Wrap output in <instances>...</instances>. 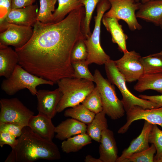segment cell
<instances>
[{
	"instance_id": "cell-44",
	"label": "cell",
	"mask_w": 162,
	"mask_h": 162,
	"mask_svg": "<svg viewBox=\"0 0 162 162\" xmlns=\"http://www.w3.org/2000/svg\"><path fill=\"white\" fill-rule=\"evenodd\" d=\"M134 1L136 2H139L140 1H141V0H134Z\"/></svg>"
},
{
	"instance_id": "cell-1",
	"label": "cell",
	"mask_w": 162,
	"mask_h": 162,
	"mask_svg": "<svg viewBox=\"0 0 162 162\" xmlns=\"http://www.w3.org/2000/svg\"><path fill=\"white\" fill-rule=\"evenodd\" d=\"M85 15L82 6L57 22L44 24L38 20L29 40L15 49L19 64L31 73L54 83L63 78H73L71 53L77 41L85 39L82 31Z\"/></svg>"
},
{
	"instance_id": "cell-4",
	"label": "cell",
	"mask_w": 162,
	"mask_h": 162,
	"mask_svg": "<svg viewBox=\"0 0 162 162\" xmlns=\"http://www.w3.org/2000/svg\"><path fill=\"white\" fill-rule=\"evenodd\" d=\"M110 7L111 4L108 0H100L97 6V15L94 16L95 25L93 31L89 37L84 39L88 52L86 62L88 65L92 63L105 64L111 60L103 49L100 43L101 21L105 12Z\"/></svg>"
},
{
	"instance_id": "cell-34",
	"label": "cell",
	"mask_w": 162,
	"mask_h": 162,
	"mask_svg": "<svg viewBox=\"0 0 162 162\" xmlns=\"http://www.w3.org/2000/svg\"><path fill=\"white\" fill-rule=\"evenodd\" d=\"M84 38L79 40L74 45L71 53V62L86 60L88 52L87 48L84 41Z\"/></svg>"
},
{
	"instance_id": "cell-43",
	"label": "cell",
	"mask_w": 162,
	"mask_h": 162,
	"mask_svg": "<svg viewBox=\"0 0 162 162\" xmlns=\"http://www.w3.org/2000/svg\"><path fill=\"white\" fill-rule=\"evenodd\" d=\"M157 55H162V50L159 52L156 53Z\"/></svg>"
},
{
	"instance_id": "cell-24",
	"label": "cell",
	"mask_w": 162,
	"mask_h": 162,
	"mask_svg": "<svg viewBox=\"0 0 162 162\" xmlns=\"http://www.w3.org/2000/svg\"><path fill=\"white\" fill-rule=\"evenodd\" d=\"M92 140L87 133L79 134L63 140L61 148L62 151L66 153L76 152L91 143Z\"/></svg>"
},
{
	"instance_id": "cell-10",
	"label": "cell",
	"mask_w": 162,
	"mask_h": 162,
	"mask_svg": "<svg viewBox=\"0 0 162 162\" xmlns=\"http://www.w3.org/2000/svg\"><path fill=\"white\" fill-rule=\"evenodd\" d=\"M141 57L134 50L128 51L120 58L114 61L117 68L126 82L138 81L144 75L143 67L140 60Z\"/></svg>"
},
{
	"instance_id": "cell-8",
	"label": "cell",
	"mask_w": 162,
	"mask_h": 162,
	"mask_svg": "<svg viewBox=\"0 0 162 162\" xmlns=\"http://www.w3.org/2000/svg\"><path fill=\"white\" fill-rule=\"evenodd\" d=\"M0 122L15 123L23 127L28 126L34 112L27 107L18 98H1Z\"/></svg>"
},
{
	"instance_id": "cell-36",
	"label": "cell",
	"mask_w": 162,
	"mask_h": 162,
	"mask_svg": "<svg viewBox=\"0 0 162 162\" xmlns=\"http://www.w3.org/2000/svg\"><path fill=\"white\" fill-rule=\"evenodd\" d=\"M23 128L17 123L0 122V132H8L16 138L21 135Z\"/></svg>"
},
{
	"instance_id": "cell-6",
	"label": "cell",
	"mask_w": 162,
	"mask_h": 162,
	"mask_svg": "<svg viewBox=\"0 0 162 162\" xmlns=\"http://www.w3.org/2000/svg\"><path fill=\"white\" fill-rule=\"evenodd\" d=\"M104 65L108 80L118 87L122 94V98L121 100L125 111L128 112L136 106L145 109L157 108L156 104L136 97L130 92L126 85L125 79L118 70L114 61L111 60Z\"/></svg>"
},
{
	"instance_id": "cell-40",
	"label": "cell",
	"mask_w": 162,
	"mask_h": 162,
	"mask_svg": "<svg viewBox=\"0 0 162 162\" xmlns=\"http://www.w3.org/2000/svg\"><path fill=\"white\" fill-rule=\"evenodd\" d=\"M84 161L85 162H102L99 158H94L90 155H88L85 157Z\"/></svg>"
},
{
	"instance_id": "cell-41",
	"label": "cell",
	"mask_w": 162,
	"mask_h": 162,
	"mask_svg": "<svg viewBox=\"0 0 162 162\" xmlns=\"http://www.w3.org/2000/svg\"><path fill=\"white\" fill-rule=\"evenodd\" d=\"M159 26H160L161 29H162V17H161L159 22Z\"/></svg>"
},
{
	"instance_id": "cell-18",
	"label": "cell",
	"mask_w": 162,
	"mask_h": 162,
	"mask_svg": "<svg viewBox=\"0 0 162 162\" xmlns=\"http://www.w3.org/2000/svg\"><path fill=\"white\" fill-rule=\"evenodd\" d=\"M136 15L137 18L159 26L162 17V0H151L142 3Z\"/></svg>"
},
{
	"instance_id": "cell-30",
	"label": "cell",
	"mask_w": 162,
	"mask_h": 162,
	"mask_svg": "<svg viewBox=\"0 0 162 162\" xmlns=\"http://www.w3.org/2000/svg\"><path fill=\"white\" fill-rule=\"evenodd\" d=\"M82 104L87 109L95 114L103 110L100 95L96 86L86 97Z\"/></svg>"
},
{
	"instance_id": "cell-26",
	"label": "cell",
	"mask_w": 162,
	"mask_h": 162,
	"mask_svg": "<svg viewBox=\"0 0 162 162\" xmlns=\"http://www.w3.org/2000/svg\"><path fill=\"white\" fill-rule=\"evenodd\" d=\"M58 6L53 14L52 23L58 22L73 10L83 5L80 0H57Z\"/></svg>"
},
{
	"instance_id": "cell-14",
	"label": "cell",
	"mask_w": 162,
	"mask_h": 162,
	"mask_svg": "<svg viewBox=\"0 0 162 162\" xmlns=\"http://www.w3.org/2000/svg\"><path fill=\"white\" fill-rule=\"evenodd\" d=\"M38 12L37 4L12 9L7 17V20L8 23L34 27L38 20Z\"/></svg>"
},
{
	"instance_id": "cell-37",
	"label": "cell",
	"mask_w": 162,
	"mask_h": 162,
	"mask_svg": "<svg viewBox=\"0 0 162 162\" xmlns=\"http://www.w3.org/2000/svg\"><path fill=\"white\" fill-rule=\"evenodd\" d=\"M19 142L18 139L12 134L5 132H0V146L2 147L5 145H9L12 149H14Z\"/></svg>"
},
{
	"instance_id": "cell-3",
	"label": "cell",
	"mask_w": 162,
	"mask_h": 162,
	"mask_svg": "<svg viewBox=\"0 0 162 162\" xmlns=\"http://www.w3.org/2000/svg\"><path fill=\"white\" fill-rule=\"evenodd\" d=\"M93 82L84 79L67 77L58 81L62 96L57 108V112L82 103L94 88Z\"/></svg>"
},
{
	"instance_id": "cell-42",
	"label": "cell",
	"mask_w": 162,
	"mask_h": 162,
	"mask_svg": "<svg viewBox=\"0 0 162 162\" xmlns=\"http://www.w3.org/2000/svg\"><path fill=\"white\" fill-rule=\"evenodd\" d=\"M150 0H141V1L142 3H143Z\"/></svg>"
},
{
	"instance_id": "cell-15",
	"label": "cell",
	"mask_w": 162,
	"mask_h": 162,
	"mask_svg": "<svg viewBox=\"0 0 162 162\" xmlns=\"http://www.w3.org/2000/svg\"><path fill=\"white\" fill-rule=\"evenodd\" d=\"M99 147V158L102 162H116L118 157L113 132L107 129L101 134Z\"/></svg>"
},
{
	"instance_id": "cell-16",
	"label": "cell",
	"mask_w": 162,
	"mask_h": 162,
	"mask_svg": "<svg viewBox=\"0 0 162 162\" xmlns=\"http://www.w3.org/2000/svg\"><path fill=\"white\" fill-rule=\"evenodd\" d=\"M153 125L145 121L140 134L131 141L128 148L124 150L121 155L117 159L116 162H122L124 160L132 154L142 151L149 147V136Z\"/></svg>"
},
{
	"instance_id": "cell-25",
	"label": "cell",
	"mask_w": 162,
	"mask_h": 162,
	"mask_svg": "<svg viewBox=\"0 0 162 162\" xmlns=\"http://www.w3.org/2000/svg\"><path fill=\"white\" fill-rule=\"evenodd\" d=\"M95 114L82 104L70 107L66 110L64 113L65 117H70L88 125L93 120Z\"/></svg>"
},
{
	"instance_id": "cell-35",
	"label": "cell",
	"mask_w": 162,
	"mask_h": 162,
	"mask_svg": "<svg viewBox=\"0 0 162 162\" xmlns=\"http://www.w3.org/2000/svg\"><path fill=\"white\" fill-rule=\"evenodd\" d=\"M12 0H0V32L5 31L8 23L7 17L12 9Z\"/></svg>"
},
{
	"instance_id": "cell-27",
	"label": "cell",
	"mask_w": 162,
	"mask_h": 162,
	"mask_svg": "<svg viewBox=\"0 0 162 162\" xmlns=\"http://www.w3.org/2000/svg\"><path fill=\"white\" fill-rule=\"evenodd\" d=\"M140 60L143 67L144 74L162 73V55L152 54L141 57Z\"/></svg>"
},
{
	"instance_id": "cell-12",
	"label": "cell",
	"mask_w": 162,
	"mask_h": 162,
	"mask_svg": "<svg viewBox=\"0 0 162 162\" xmlns=\"http://www.w3.org/2000/svg\"><path fill=\"white\" fill-rule=\"evenodd\" d=\"M126 122L118 130V133L126 132L134 121L143 119L153 124L158 125L162 128V106L153 109H145L136 106L126 112Z\"/></svg>"
},
{
	"instance_id": "cell-11",
	"label": "cell",
	"mask_w": 162,
	"mask_h": 162,
	"mask_svg": "<svg viewBox=\"0 0 162 162\" xmlns=\"http://www.w3.org/2000/svg\"><path fill=\"white\" fill-rule=\"evenodd\" d=\"M33 32L31 26L9 23L6 29L0 33V45L21 48L29 40Z\"/></svg>"
},
{
	"instance_id": "cell-32",
	"label": "cell",
	"mask_w": 162,
	"mask_h": 162,
	"mask_svg": "<svg viewBox=\"0 0 162 162\" xmlns=\"http://www.w3.org/2000/svg\"><path fill=\"white\" fill-rule=\"evenodd\" d=\"M156 152L154 145L152 144L147 149L132 154L122 162H153L154 154Z\"/></svg>"
},
{
	"instance_id": "cell-2",
	"label": "cell",
	"mask_w": 162,
	"mask_h": 162,
	"mask_svg": "<svg viewBox=\"0 0 162 162\" xmlns=\"http://www.w3.org/2000/svg\"><path fill=\"white\" fill-rule=\"evenodd\" d=\"M16 147L5 162H33L39 159L53 160L61 156L57 146L34 133L28 126L23 127Z\"/></svg>"
},
{
	"instance_id": "cell-28",
	"label": "cell",
	"mask_w": 162,
	"mask_h": 162,
	"mask_svg": "<svg viewBox=\"0 0 162 162\" xmlns=\"http://www.w3.org/2000/svg\"><path fill=\"white\" fill-rule=\"evenodd\" d=\"M85 9V17L82 26V31L85 38L86 39L92 34L90 23L93 12L100 0H80Z\"/></svg>"
},
{
	"instance_id": "cell-20",
	"label": "cell",
	"mask_w": 162,
	"mask_h": 162,
	"mask_svg": "<svg viewBox=\"0 0 162 162\" xmlns=\"http://www.w3.org/2000/svg\"><path fill=\"white\" fill-rule=\"evenodd\" d=\"M102 22L107 30L112 37V40L117 44L119 50L124 53L128 52L126 41L128 36L124 32L122 26L118 22L117 19L103 16Z\"/></svg>"
},
{
	"instance_id": "cell-17",
	"label": "cell",
	"mask_w": 162,
	"mask_h": 162,
	"mask_svg": "<svg viewBox=\"0 0 162 162\" xmlns=\"http://www.w3.org/2000/svg\"><path fill=\"white\" fill-rule=\"evenodd\" d=\"M52 119L38 114L32 116L30 119L28 126L35 134L41 137L50 141H52L55 127Z\"/></svg>"
},
{
	"instance_id": "cell-23",
	"label": "cell",
	"mask_w": 162,
	"mask_h": 162,
	"mask_svg": "<svg viewBox=\"0 0 162 162\" xmlns=\"http://www.w3.org/2000/svg\"><path fill=\"white\" fill-rule=\"evenodd\" d=\"M106 114L103 110L95 114L94 118L87 127V133L92 140L100 142L103 131L108 129Z\"/></svg>"
},
{
	"instance_id": "cell-39",
	"label": "cell",
	"mask_w": 162,
	"mask_h": 162,
	"mask_svg": "<svg viewBox=\"0 0 162 162\" xmlns=\"http://www.w3.org/2000/svg\"><path fill=\"white\" fill-rule=\"evenodd\" d=\"M36 0H12V9L23 8L33 4Z\"/></svg>"
},
{
	"instance_id": "cell-5",
	"label": "cell",
	"mask_w": 162,
	"mask_h": 162,
	"mask_svg": "<svg viewBox=\"0 0 162 162\" xmlns=\"http://www.w3.org/2000/svg\"><path fill=\"white\" fill-rule=\"evenodd\" d=\"M54 84L51 81L31 73L18 64L11 76L3 80L1 88L10 96L26 88L34 96L37 94L38 86L43 84L53 86Z\"/></svg>"
},
{
	"instance_id": "cell-22",
	"label": "cell",
	"mask_w": 162,
	"mask_h": 162,
	"mask_svg": "<svg viewBox=\"0 0 162 162\" xmlns=\"http://www.w3.org/2000/svg\"><path fill=\"white\" fill-rule=\"evenodd\" d=\"M134 88L140 92L151 89L162 94V73L144 74L137 81Z\"/></svg>"
},
{
	"instance_id": "cell-13",
	"label": "cell",
	"mask_w": 162,
	"mask_h": 162,
	"mask_svg": "<svg viewBox=\"0 0 162 162\" xmlns=\"http://www.w3.org/2000/svg\"><path fill=\"white\" fill-rule=\"evenodd\" d=\"M36 96L38 114L52 118L57 112V107L62 96L59 88L52 91L40 89Z\"/></svg>"
},
{
	"instance_id": "cell-7",
	"label": "cell",
	"mask_w": 162,
	"mask_h": 162,
	"mask_svg": "<svg viewBox=\"0 0 162 162\" xmlns=\"http://www.w3.org/2000/svg\"><path fill=\"white\" fill-rule=\"evenodd\" d=\"M94 76V82L100 95L103 111L113 120L123 116L125 111L122 101L117 96L114 86L97 69L95 70Z\"/></svg>"
},
{
	"instance_id": "cell-33",
	"label": "cell",
	"mask_w": 162,
	"mask_h": 162,
	"mask_svg": "<svg viewBox=\"0 0 162 162\" xmlns=\"http://www.w3.org/2000/svg\"><path fill=\"white\" fill-rule=\"evenodd\" d=\"M74 70L73 78L84 79L94 82V78L88 68L86 60L72 63Z\"/></svg>"
},
{
	"instance_id": "cell-29",
	"label": "cell",
	"mask_w": 162,
	"mask_h": 162,
	"mask_svg": "<svg viewBox=\"0 0 162 162\" xmlns=\"http://www.w3.org/2000/svg\"><path fill=\"white\" fill-rule=\"evenodd\" d=\"M57 0H40L38 20L42 23H52V12L55 11V5Z\"/></svg>"
},
{
	"instance_id": "cell-31",
	"label": "cell",
	"mask_w": 162,
	"mask_h": 162,
	"mask_svg": "<svg viewBox=\"0 0 162 162\" xmlns=\"http://www.w3.org/2000/svg\"><path fill=\"white\" fill-rule=\"evenodd\" d=\"M149 142L154 145L156 154L154 162H162V130L157 124H153L149 136Z\"/></svg>"
},
{
	"instance_id": "cell-21",
	"label": "cell",
	"mask_w": 162,
	"mask_h": 162,
	"mask_svg": "<svg viewBox=\"0 0 162 162\" xmlns=\"http://www.w3.org/2000/svg\"><path fill=\"white\" fill-rule=\"evenodd\" d=\"M18 55L8 46L0 45V76L9 77L19 64Z\"/></svg>"
},
{
	"instance_id": "cell-9",
	"label": "cell",
	"mask_w": 162,
	"mask_h": 162,
	"mask_svg": "<svg viewBox=\"0 0 162 162\" xmlns=\"http://www.w3.org/2000/svg\"><path fill=\"white\" fill-rule=\"evenodd\" d=\"M108 0L111 4V7L104 16L124 21L131 31L142 29V26L137 21L135 13L142 3L136 2L134 0Z\"/></svg>"
},
{
	"instance_id": "cell-38",
	"label": "cell",
	"mask_w": 162,
	"mask_h": 162,
	"mask_svg": "<svg viewBox=\"0 0 162 162\" xmlns=\"http://www.w3.org/2000/svg\"><path fill=\"white\" fill-rule=\"evenodd\" d=\"M138 97L142 99L148 100L156 104L157 108L162 106V94L160 95H147L139 94Z\"/></svg>"
},
{
	"instance_id": "cell-19",
	"label": "cell",
	"mask_w": 162,
	"mask_h": 162,
	"mask_svg": "<svg viewBox=\"0 0 162 162\" xmlns=\"http://www.w3.org/2000/svg\"><path fill=\"white\" fill-rule=\"evenodd\" d=\"M86 124L74 118H68L55 127L56 138L64 140L72 136L87 133Z\"/></svg>"
}]
</instances>
